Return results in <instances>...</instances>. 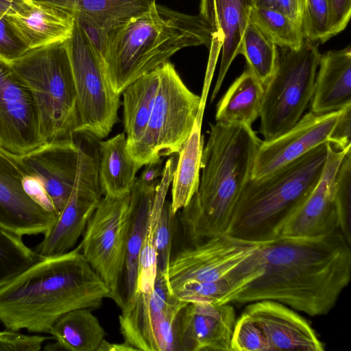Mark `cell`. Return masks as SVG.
Instances as JSON below:
<instances>
[{"label":"cell","mask_w":351,"mask_h":351,"mask_svg":"<svg viewBox=\"0 0 351 351\" xmlns=\"http://www.w3.org/2000/svg\"><path fill=\"white\" fill-rule=\"evenodd\" d=\"M111 31L145 12L152 0H34Z\"/></svg>","instance_id":"484cf974"},{"label":"cell","mask_w":351,"mask_h":351,"mask_svg":"<svg viewBox=\"0 0 351 351\" xmlns=\"http://www.w3.org/2000/svg\"><path fill=\"white\" fill-rule=\"evenodd\" d=\"M236 321L230 303H187L176 322L178 351H231Z\"/></svg>","instance_id":"d6986e66"},{"label":"cell","mask_w":351,"mask_h":351,"mask_svg":"<svg viewBox=\"0 0 351 351\" xmlns=\"http://www.w3.org/2000/svg\"><path fill=\"white\" fill-rule=\"evenodd\" d=\"M212 33L199 15L173 10L152 0L140 15L110 31L104 62L110 83L121 95L131 83L180 49L205 45Z\"/></svg>","instance_id":"277c9868"},{"label":"cell","mask_w":351,"mask_h":351,"mask_svg":"<svg viewBox=\"0 0 351 351\" xmlns=\"http://www.w3.org/2000/svg\"><path fill=\"white\" fill-rule=\"evenodd\" d=\"M32 3L33 0H0V19L7 15L23 14Z\"/></svg>","instance_id":"f6af8a7d"},{"label":"cell","mask_w":351,"mask_h":351,"mask_svg":"<svg viewBox=\"0 0 351 351\" xmlns=\"http://www.w3.org/2000/svg\"><path fill=\"white\" fill-rule=\"evenodd\" d=\"M26 173L18 156L0 147V227L21 237L45 235L58 215L28 194L24 186Z\"/></svg>","instance_id":"2e32d148"},{"label":"cell","mask_w":351,"mask_h":351,"mask_svg":"<svg viewBox=\"0 0 351 351\" xmlns=\"http://www.w3.org/2000/svg\"><path fill=\"white\" fill-rule=\"evenodd\" d=\"M311 99V112L324 114L351 106L350 46L321 56Z\"/></svg>","instance_id":"7402d4cb"},{"label":"cell","mask_w":351,"mask_h":351,"mask_svg":"<svg viewBox=\"0 0 351 351\" xmlns=\"http://www.w3.org/2000/svg\"><path fill=\"white\" fill-rule=\"evenodd\" d=\"M43 258L21 236L0 227V288Z\"/></svg>","instance_id":"d6a6232c"},{"label":"cell","mask_w":351,"mask_h":351,"mask_svg":"<svg viewBox=\"0 0 351 351\" xmlns=\"http://www.w3.org/2000/svg\"><path fill=\"white\" fill-rule=\"evenodd\" d=\"M164 167H162V160H159L149 162L146 165L141 176L136 178V180L143 186L156 189L163 174Z\"/></svg>","instance_id":"7bdbcfd3"},{"label":"cell","mask_w":351,"mask_h":351,"mask_svg":"<svg viewBox=\"0 0 351 351\" xmlns=\"http://www.w3.org/2000/svg\"><path fill=\"white\" fill-rule=\"evenodd\" d=\"M158 70L160 83L147 125L141 138L127 147L140 169L161 156L178 154L200 110L201 96L186 86L170 62Z\"/></svg>","instance_id":"ba28073f"},{"label":"cell","mask_w":351,"mask_h":351,"mask_svg":"<svg viewBox=\"0 0 351 351\" xmlns=\"http://www.w3.org/2000/svg\"><path fill=\"white\" fill-rule=\"evenodd\" d=\"M44 143L30 89L9 64L0 60V147L23 156Z\"/></svg>","instance_id":"9a60e30c"},{"label":"cell","mask_w":351,"mask_h":351,"mask_svg":"<svg viewBox=\"0 0 351 351\" xmlns=\"http://www.w3.org/2000/svg\"><path fill=\"white\" fill-rule=\"evenodd\" d=\"M7 16L29 49L66 40L75 23L69 13L34 0L25 13Z\"/></svg>","instance_id":"603a6c76"},{"label":"cell","mask_w":351,"mask_h":351,"mask_svg":"<svg viewBox=\"0 0 351 351\" xmlns=\"http://www.w3.org/2000/svg\"><path fill=\"white\" fill-rule=\"evenodd\" d=\"M260 243L224 234L182 248L171 256L166 272L169 291L186 282H212L234 274Z\"/></svg>","instance_id":"4fadbf2b"},{"label":"cell","mask_w":351,"mask_h":351,"mask_svg":"<svg viewBox=\"0 0 351 351\" xmlns=\"http://www.w3.org/2000/svg\"><path fill=\"white\" fill-rule=\"evenodd\" d=\"M322 54L304 38L298 49L280 48L275 71L264 85L260 132L265 141L290 130L311 101Z\"/></svg>","instance_id":"52a82bcc"},{"label":"cell","mask_w":351,"mask_h":351,"mask_svg":"<svg viewBox=\"0 0 351 351\" xmlns=\"http://www.w3.org/2000/svg\"><path fill=\"white\" fill-rule=\"evenodd\" d=\"M243 313L260 326L269 351L324 350V344L309 324L280 302L268 300L251 302Z\"/></svg>","instance_id":"44dd1931"},{"label":"cell","mask_w":351,"mask_h":351,"mask_svg":"<svg viewBox=\"0 0 351 351\" xmlns=\"http://www.w3.org/2000/svg\"><path fill=\"white\" fill-rule=\"evenodd\" d=\"M231 351H269L265 336L251 317L243 313L234 324Z\"/></svg>","instance_id":"d590c367"},{"label":"cell","mask_w":351,"mask_h":351,"mask_svg":"<svg viewBox=\"0 0 351 351\" xmlns=\"http://www.w3.org/2000/svg\"><path fill=\"white\" fill-rule=\"evenodd\" d=\"M66 40L30 49L9 64L32 92L45 143L75 142L77 94Z\"/></svg>","instance_id":"8992f818"},{"label":"cell","mask_w":351,"mask_h":351,"mask_svg":"<svg viewBox=\"0 0 351 351\" xmlns=\"http://www.w3.org/2000/svg\"><path fill=\"white\" fill-rule=\"evenodd\" d=\"M157 271V256L154 244L153 229L149 223L139 255L136 291L151 292L154 287Z\"/></svg>","instance_id":"8d00e7d4"},{"label":"cell","mask_w":351,"mask_h":351,"mask_svg":"<svg viewBox=\"0 0 351 351\" xmlns=\"http://www.w3.org/2000/svg\"><path fill=\"white\" fill-rule=\"evenodd\" d=\"M276 0H254V7L275 8Z\"/></svg>","instance_id":"7dc6e473"},{"label":"cell","mask_w":351,"mask_h":351,"mask_svg":"<svg viewBox=\"0 0 351 351\" xmlns=\"http://www.w3.org/2000/svg\"><path fill=\"white\" fill-rule=\"evenodd\" d=\"M341 111L324 114L311 111L283 134L271 141H262L255 157L251 178L265 176L319 145L330 143Z\"/></svg>","instance_id":"ac0fdd59"},{"label":"cell","mask_w":351,"mask_h":351,"mask_svg":"<svg viewBox=\"0 0 351 351\" xmlns=\"http://www.w3.org/2000/svg\"><path fill=\"white\" fill-rule=\"evenodd\" d=\"M49 333L56 340L51 350L97 351L106 332L90 308L71 311L61 316Z\"/></svg>","instance_id":"f546056e"},{"label":"cell","mask_w":351,"mask_h":351,"mask_svg":"<svg viewBox=\"0 0 351 351\" xmlns=\"http://www.w3.org/2000/svg\"><path fill=\"white\" fill-rule=\"evenodd\" d=\"M130 194L104 196L89 219L80 243V252L108 287L120 308V289L130 221Z\"/></svg>","instance_id":"30bf717a"},{"label":"cell","mask_w":351,"mask_h":351,"mask_svg":"<svg viewBox=\"0 0 351 351\" xmlns=\"http://www.w3.org/2000/svg\"><path fill=\"white\" fill-rule=\"evenodd\" d=\"M156 190L141 185L136 179L130 193V221L123 271V304L136 289L139 255L148 230Z\"/></svg>","instance_id":"cb8c5ba5"},{"label":"cell","mask_w":351,"mask_h":351,"mask_svg":"<svg viewBox=\"0 0 351 351\" xmlns=\"http://www.w3.org/2000/svg\"><path fill=\"white\" fill-rule=\"evenodd\" d=\"M350 148L339 150L328 143L326 162L319 181L283 226L279 236L313 239L340 232L335 182L341 161Z\"/></svg>","instance_id":"e0dca14e"},{"label":"cell","mask_w":351,"mask_h":351,"mask_svg":"<svg viewBox=\"0 0 351 351\" xmlns=\"http://www.w3.org/2000/svg\"><path fill=\"white\" fill-rule=\"evenodd\" d=\"M74 19L86 36L92 46L104 60L108 45L110 31L101 28L84 19Z\"/></svg>","instance_id":"b9f144b4"},{"label":"cell","mask_w":351,"mask_h":351,"mask_svg":"<svg viewBox=\"0 0 351 351\" xmlns=\"http://www.w3.org/2000/svg\"><path fill=\"white\" fill-rule=\"evenodd\" d=\"M202 119L197 117L192 131L178 153L171 182V208L173 215L185 207L197 192L199 184V171L204 136L202 135Z\"/></svg>","instance_id":"83f0119b"},{"label":"cell","mask_w":351,"mask_h":351,"mask_svg":"<svg viewBox=\"0 0 351 351\" xmlns=\"http://www.w3.org/2000/svg\"><path fill=\"white\" fill-rule=\"evenodd\" d=\"M134 349L125 342L121 343H110L105 339L101 341L97 351H130Z\"/></svg>","instance_id":"bcb514c9"},{"label":"cell","mask_w":351,"mask_h":351,"mask_svg":"<svg viewBox=\"0 0 351 351\" xmlns=\"http://www.w3.org/2000/svg\"><path fill=\"white\" fill-rule=\"evenodd\" d=\"M29 49L16 32L7 16L0 19V60L10 64L25 55Z\"/></svg>","instance_id":"74e56055"},{"label":"cell","mask_w":351,"mask_h":351,"mask_svg":"<svg viewBox=\"0 0 351 351\" xmlns=\"http://www.w3.org/2000/svg\"><path fill=\"white\" fill-rule=\"evenodd\" d=\"M330 143L334 148L339 150L351 146V106L342 110Z\"/></svg>","instance_id":"60d3db41"},{"label":"cell","mask_w":351,"mask_h":351,"mask_svg":"<svg viewBox=\"0 0 351 351\" xmlns=\"http://www.w3.org/2000/svg\"><path fill=\"white\" fill-rule=\"evenodd\" d=\"M306 0H276L275 8L302 26Z\"/></svg>","instance_id":"ee69618b"},{"label":"cell","mask_w":351,"mask_h":351,"mask_svg":"<svg viewBox=\"0 0 351 351\" xmlns=\"http://www.w3.org/2000/svg\"><path fill=\"white\" fill-rule=\"evenodd\" d=\"M264 85L247 67L217 104L216 122L252 127L260 117Z\"/></svg>","instance_id":"4316f807"},{"label":"cell","mask_w":351,"mask_h":351,"mask_svg":"<svg viewBox=\"0 0 351 351\" xmlns=\"http://www.w3.org/2000/svg\"><path fill=\"white\" fill-rule=\"evenodd\" d=\"M66 41L77 94L75 133L104 138L118 121L120 95L110 83L102 57L75 20Z\"/></svg>","instance_id":"9c48e42d"},{"label":"cell","mask_w":351,"mask_h":351,"mask_svg":"<svg viewBox=\"0 0 351 351\" xmlns=\"http://www.w3.org/2000/svg\"><path fill=\"white\" fill-rule=\"evenodd\" d=\"M160 83L158 66L137 78L123 91L127 147L136 143L147 125Z\"/></svg>","instance_id":"f1b7e54d"},{"label":"cell","mask_w":351,"mask_h":351,"mask_svg":"<svg viewBox=\"0 0 351 351\" xmlns=\"http://www.w3.org/2000/svg\"><path fill=\"white\" fill-rule=\"evenodd\" d=\"M335 199L340 221V232L351 244V149L344 155L337 171Z\"/></svg>","instance_id":"836d02e7"},{"label":"cell","mask_w":351,"mask_h":351,"mask_svg":"<svg viewBox=\"0 0 351 351\" xmlns=\"http://www.w3.org/2000/svg\"><path fill=\"white\" fill-rule=\"evenodd\" d=\"M19 162L41 182L53 210L59 216L73 191L78 169L75 143L51 142L23 156Z\"/></svg>","instance_id":"ffe728a7"},{"label":"cell","mask_w":351,"mask_h":351,"mask_svg":"<svg viewBox=\"0 0 351 351\" xmlns=\"http://www.w3.org/2000/svg\"><path fill=\"white\" fill-rule=\"evenodd\" d=\"M210 128L198 189L180 210V222L190 245L227 234L262 142L252 127L243 124L216 122Z\"/></svg>","instance_id":"3957f363"},{"label":"cell","mask_w":351,"mask_h":351,"mask_svg":"<svg viewBox=\"0 0 351 351\" xmlns=\"http://www.w3.org/2000/svg\"><path fill=\"white\" fill-rule=\"evenodd\" d=\"M304 38L324 43L331 38L328 0H306L302 21Z\"/></svg>","instance_id":"e575fe53"},{"label":"cell","mask_w":351,"mask_h":351,"mask_svg":"<svg viewBox=\"0 0 351 351\" xmlns=\"http://www.w3.org/2000/svg\"><path fill=\"white\" fill-rule=\"evenodd\" d=\"M98 175L104 196L122 197L130 194L139 167L130 156L126 136L120 133L98 141Z\"/></svg>","instance_id":"d4e9b609"},{"label":"cell","mask_w":351,"mask_h":351,"mask_svg":"<svg viewBox=\"0 0 351 351\" xmlns=\"http://www.w3.org/2000/svg\"><path fill=\"white\" fill-rule=\"evenodd\" d=\"M74 138L79 149L75 182L55 224L34 249L43 258L62 254L73 247L102 198L97 139L84 133H75Z\"/></svg>","instance_id":"7c38bea8"},{"label":"cell","mask_w":351,"mask_h":351,"mask_svg":"<svg viewBox=\"0 0 351 351\" xmlns=\"http://www.w3.org/2000/svg\"><path fill=\"white\" fill-rule=\"evenodd\" d=\"M186 304L171 293L166 274L158 270L154 289L136 291L121 308L124 342L134 350L178 351L176 322Z\"/></svg>","instance_id":"8fae6325"},{"label":"cell","mask_w":351,"mask_h":351,"mask_svg":"<svg viewBox=\"0 0 351 351\" xmlns=\"http://www.w3.org/2000/svg\"><path fill=\"white\" fill-rule=\"evenodd\" d=\"M328 23L331 37L342 32L351 16V0H328Z\"/></svg>","instance_id":"ab89813d"},{"label":"cell","mask_w":351,"mask_h":351,"mask_svg":"<svg viewBox=\"0 0 351 351\" xmlns=\"http://www.w3.org/2000/svg\"><path fill=\"white\" fill-rule=\"evenodd\" d=\"M51 338L42 335H26L7 329L0 332V351H38L43 343Z\"/></svg>","instance_id":"f35d334b"},{"label":"cell","mask_w":351,"mask_h":351,"mask_svg":"<svg viewBox=\"0 0 351 351\" xmlns=\"http://www.w3.org/2000/svg\"><path fill=\"white\" fill-rule=\"evenodd\" d=\"M337 232L313 239L278 236L261 243V275L234 300L280 302L310 316L328 314L351 276V248Z\"/></svg>","instance_id":"6da1fadb"},{"label":"cell","mask_w":351,"mask_h":351,"mask_svg":"<svg viewBox=\"0 0 351 351\" xmlns=\"http://www.w3.org/2000/svg\"><path fill=\"white\" fill-rule=\"evenodd\" d=\"M254 0H200L199 16L212 33L210 56L201 99L206 101L219 52L221 58L219 75L210 102L218 94L234 58L239 55L244 32L250 23Z\"/></svg>","instance_id":"5bb4252c"},{"label":"cell","mask_w":351,"mask_h":351,"mask_svg":"<svg viewBox=\"0 0 351 351\" xmlns=\"http://www.w3.org/2000/svg\"><path fill=\"white\" fill-rule=\"evenodd\" d=\"M106 298L108 287L78 245L44 258L0 288V322L13 331L49 333L65 313L99 308Z\"/></svg>","instance_id":"7a4b0ae2"},{"label":"cell","mask_w":351,"mask_h":351,"mask_svg":"<svg viewBox=\"0 0 351 351\" xmlns=\"http://www.w3.org/2000/svg\"><path fill=\"white\" fill-rule=\"evenodd\" d=\"M328 143L265 176L250 178L240 193L227 234L253 243L278 237L319 181Z\"/></svg>","instance_id":"5b68a950"},{"label":"cell","mask_w":351,"mask_h":351,"mask_svg":"<svg viewBox=\"0 0 351 351\" xmlns=\"http://www.w3.org/2000/svg\"><path fill=\"white\" fill-rule=\"evenodd\" d=\"M239 54L245 57L247 68L265 85L275 71L278 46L250 22L244 32Z\"/></svg>","instance_id":"1f68e13d"},{"label":"cell","mask_w":351,"mask_h":351,"mask_svg":"<svg viewBox=\"0 0 351 351\" xmlns=\"http://www.w3.org/2000/svg\"><path fill=\"white\" fill-rule=\"evenodd\" d=\"M250 19L280 48L298 49L304 40L302 26L276 8L254 7Z\"/></svg>","instance_id":"4dcf8cb0"}]
</instances>
